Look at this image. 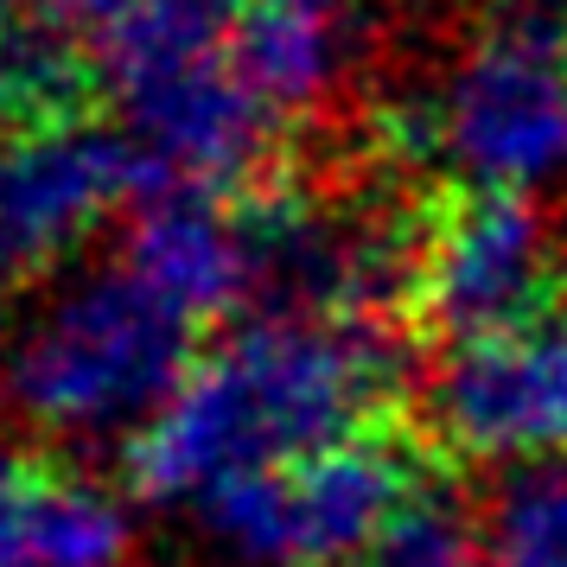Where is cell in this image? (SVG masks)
I'll return each mask as SVG.
<instances>
[{
    "label": "cell",
    "mask_w": 567,
    "mask_h": 567,
    "mask_svg": "<svg viewBox=\"0 0 567 567\" xmlns=\"http://www.w3.org/2000/svg\"><path fill=\"white\" fill-rule=\"evenodd\" d=\"M395 383L402 344L377 312L256 307L128 440V485L154 504H198L217 478L377 434Z\"/></svg>",
    "instance_id": "obj_1"
},
{
    "label": "cell",
    "mask_w": 567,
    "mask_h": 567,
    "mask_svg": "<svg viewBox=\"0 0 567 567\" xmlns=\"http://www.w3.org/2000/svg\"><path fill=\"white\" fill-rule=\"evenodd\" d=\"M395 147L460 198L567 185V20L511 13L465 32L395 109Z\"/></svg>",
    "instance_id": "obj_2"
},
{
    "label": "cell",
    "mask_w": 567,
    "mask_h": 567,
    "mask_svg": "<svg viewBox=\"0 0 567 567\" xmlns=\"http://www.w3.org/2000/svg\"><path fill=\"white\" fill-rule=\"evenodd\" d=\"M198 363V319L128 261L58 287L7 358V395L58 440H103L147 427Z\"/></svg>",
    "instance_id": "obj_3"
},
{
    "label": "cell",
    "mask_w": 567,
    "mask_h": 567,
    "mask_svg": "<svg viewBox=\"0 0 567 567\" xmlns=\"http://www.w3.org/2000/svg\"><path fill=\"white\" fill-rule=\"evenodd\" d=\"M421 485L389 440L363 434L287 465L236 472L192 504L224 567H363Z\"/></svg>",
    "instance_id": "obj_4"
},
{
    "label": "cell",
    "mask_w": 567,
    "mask_h": 567,
    "mask_svg": "<svg viewBox=\"0 0 567 567\" xmlns=\"http://www.w3.org/2000/svg\"><path fill=\"white\" fill-rule=\"evenodd\" d=\"M159 179L128 128L83 115L27 122L0 134V300L45 281L115 210H134Z\"/></svg>",
    "instance_id": "obj_5"
},
{
    "label": "cell",
    "mask_w": 567,
    "mask_h": 567,
    "mask_svg": "<svg viewBox=\"0 0 567 567\" xmlns=\"http://www.w3.org/2000/svg\"><path fill=\"white\" fill-rule=\"evenodd\" d=\"M427 414L472 460L567 465V300L511 332L453 344L427 377Z\"/></svg>",
    "instance_id": "obj_6"
},
{
    "label": "cell",
    "mask_w": 567,
    "mask_h": 567,
    "mask_svg": "<svg viewBox=\"0 0 567 567\" xmlns=\"http://www.w3.org/2000/svg\"><path fill=\"white\" fill-rule=\"evenodd\" d=\"M555 281L561 243L536 198H460L421 230L409 293L446 344H472L548 312Z\"/></svg>",
    "instance_id": "obj_7"
},
{
    "label": "cell",
    "mask_w": 567,
    "mask_h": 567,
    "mask_svg": "<svg viewBox=\"0 0 567 567\" xmlns=\"http://www.w3.org/2000/svg\"><path fill=\"white\" fill-rule=\"evenodd\" d=\"M122 261L198 326L224 319L236 307H256L261 300L256 198H230L224 185H198V179H159L128 210Z\"/></svg>",
    "instance_id": "obj_8"
},
{
    "label": "cell",
    "mask_w": 567,
    "mask_h": 567,
    "mask_svg": "<svg viewBox=\"0 0 567 567\" xmlns=\"http://www.w3.org/2000/svg\"><path fill=\"white\" fill-rule=\"evenodd\" d=\"M358 52V0H243L236 13V71L287 128L344 96Z\"/></svg>",
    "instance_id": "obj_9"
},
{
    "label": "cell",
    "mask_w": 567,
    "mask_h": 567,
    "mask_svg": "<svg viewBox=\"0 0 567 567\" xmlns=\"http://www.w3.org/2000/svg\"><path fill=\"white\" fill-rule=\"evenodd\" d=\"M134 548L128 511L90 478L45 472L39 491V567H122Z\"/></svg>",
    "instance_id": "obj_10"
},
{
    "label": "cell",
    "mask_w": 567,
    "mask_h": 567,
    "mask_svg": "<svg viewBox=\"0 0 567 567\" xmlns=\"http://www.w3.org/2000/svg\"><path fill=\"white\" fill-rule=\"evenodd\" d=\"M485 567H567V465H529L497 491Z\"/></svg>",
    "instance_id": "obj_11"
},
{
    "label": "cell",
    "mask_w": 567,
    "mask_h": 567,
    "mask_svg": "<svg viewBox=\"0 0 567 567\" xmlns=\"http://www.w3.org/2000/svg\"><path fill=\"white\" fill-rule=\"evenodd\" d=\"M78 90L83 64L52 27H0V134L71 115Z\"/></svg>",
    "instance_id": "obj_12"
},
{
    "label": "cell",
    "mask_w": 567,
    "mask_h": 567,
    "mask_svg": "<svg viewBox=\"0 0 567 567\" xmlns=\"http://www.w3.org/2000/svg\"><path fill=\"white\" fill-rule=\"evenodd\" d=\"M363 567H485V529L465 516L460 497L421 478Z\"/></svg>",
    "instance_id": "obj_13"
},
{
    "label": "cell",
    "mask_w": 567,
    "mask_h": 567,
    "mask_svg": "<svg viewBox=\"0 0 567 567\" xmlns=\"http://www.w3.org/2000/svg\"><path fill=\"white\" fill-rule=\"evenodd\" d=\"M39 465L0 453V567H39Z\"/></svg>",
    "instance_id": "obj_14"
},
{
    "label": "cell",
    "mask_w": 567,
    "mask_h": 567,
    "mask_svg": "<svg viewBox=\"0 0 567 567\" xmlns=\"http://www.w3.org/2000/svg\"><path fill=\"white\" fill-rule=\"evenodd\" d=\"M58 7H90V0H0V27H39L45 13H58Z\"/></svg>",
    "instance_id": "obj_15"
},
{
    "label": "cell",
    "mask_w": 567,
    "mask_h": 567,
    "mask_svg": "<svg viewBox=\"0 0 567 567\" xmlns=\"http://www.w3.org/2000/svg\"><path fill=\"white\" fill-rule=\"evenodd\" d=\"M523 13H542V20H567V0H523Z\"/></svg>",
    "instance_id": "obj_16"
},
{
    "label": "cell",
    "mask_w": 567,
    "mask_h": 567,
    "mask_svg": "<svg viewBox=\"0 0 567 567\" xmlns=\"http://www.w3.org/2000/svg\"><path fill=\"white\" fill-rule=\"evenodd\" d=\"M389 7H409V13H434V7H453V0H389Z\"/></svg>",
    "instance_id": "obj_17"
}]
</instances>
